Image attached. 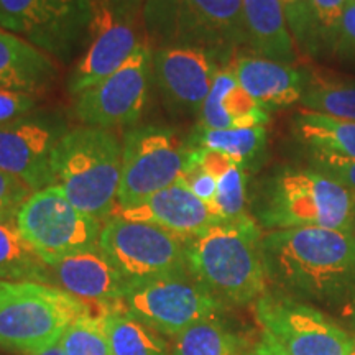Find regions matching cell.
I'll use <instances>...</instances> for the list:
<instances>
[{
    "label": "cell",
    "instance_id": "cell-6",
    "mask_svg": "<svg viewBox=\"0 0 355 355\" xmlns=\"http://www.w3.org/2000/svg\"><path fill=\"white\" fill-rule=\"evenodd\" d=\"M89 313L86 301L55 285L0 282V347L38 355L60 343L71 324Z\"/></svg>",
    "mask_w": 355,
    "mask_h": 355
},
{
    "label": "cell",
    "instance_id": "cell-36",
    "mask_svg": "<svg viewBox=\"0 0 355 355\" xmlns=\"http://www.w3.org/2000/svg\"><path fill=\"white\" fill-rule=\"evenodd\" d=\"M336 55L344 61L355 63V0H347Z\"/></svg>",
    "mask_w": 355,
    "mask_h": 355
},
{
    "label": "cell",
    "instance_id": "cell-40",
    "mask_svg": "<svg viewBox=\"0 0 355 355\" xmlns=\"http://www.w3.org/2000/svg\"><path fill=\"white\" fill-rule=\"evenodd\" d=\"M38 355H66V354L63 352V349L60 347V344H56V345H53V347L44 350V352L38 354Z\"/></svg>",
    "mask_w": 355,
    "mask_h": 355
},
{
    "label": "cell",
    "instance_id": "cell-30",
    "mask_svg": "<svg viewBox=\"0 0 355 355\" xmlns=\"http://www.w3.org/2000/svg\"><path fill=\"white\" fill-rule=\"evenodd\" d=\"M347 0H309L313 56L336 55Z\"/></svg>",
    "mask_w": 355,
    "mask_h": 355
},
{
    "label": "cell",
    "instance_id": "cell-22",
    "mask_svg": "<svg viewBox=\"0 0 355 355\" xmlns=\"http://www.w3.org/2000/svg\"><path fill=\"white\" fill-rule=\"evenodd\" d=\"M56 73L50 55L0 28V89L37 96L51 86Z\"/></svg>",
    "mask_w": 355,
    "mask_h": 355
},
{
    "label": "cell",
    "instance_id": "cell-9",
    "mask_svg": "<svg viewBox=\"0 0 355 355\" xmlns=\"http://www.w3.org/2000/svg\"><path fill=\"white\" fill-rule=\"evenodd\" d=\"M99 247L125 278L128 288L189 273L183 239L146 222L112 216L102 225Z\"/></svg>",
    "mask_w": 355,
    "mask_h": 355
},
{
    "label": "cell",
    "instance_id": "cell-23",
    "mask_svg": "<svg viewBox=\"0 0 355 355\" xmlns=\"http://www.w3.org/2000/svg\"><path fill=\"white\" fill-rule=\"evenodd\" d=\"M243 24L247 44L255 55L283 64L295 63L296 43L279 0H243Z\"/></svg>",
    "mask_w": 355,
    "mask_h": 355
},
{
    "label": "cell",
    "instance_id": "cell-41",
    "mask_svg": "<svg viewBox=\"0 0 355 355\" xmlns=\"http://www.w3.org/2000/svg\"><path fill=\"white\" fill-rule=\"evenodd\" d=\"M349 314H350V318H352L354 322H355V291H354V295L350 296V300H349Z\"/></svg>",
    "mask_w": 355,
    "mask_h": 355
},
{
    "label": "cell",
    "instance_id": "cell-14",
    "mask_svg": "<svg viewBox=\"0 0 355 355\" xmlns=\"http://www.w3.org/2000/svg\"><path fill=\"white\" fill-rule=\"evenodd\" d=\"M58 115L30 114L0 127V170L19 178L30 189L55 184L51 158L66 135Z\"/></svg>",
    "mask_w": 355,
    "mask_h": 355
},
{
    "label": "cell",
    "instance_id": "cell-20",
    "mask_svg": "<svg viewBox=\"0 0 355 355\" xmlns=\"http://www.w3.org/2000/svg\"><path fill=\"white\" fill-rule=\"evenodd\" d=\"M293 133L319 171L355 162V122L352 121L304 109L293 117Z\"/></svg>",
    "mask_w": 355,
    "mask_h": 355
},
{
    "label": "cell",
    "instance_id": "cell-35",
    "mask_svg": "<svg viewBox=\"0 0 355 355\" xmlns=\"http://www.w3.org/2000/svg\"><path fill=\"white\" fill-rule=\"evenodd\" d=\"M35 109H37V96L0 89V127L33 114Z\"/></svg>",
    "mask_w": 355,
    "mask_h": 355
},
{
    "label": "cell",
    "instance_id": "cell-39",
    "mask_svg": "<svg viewBox=\"0 0 355 355\" xmlns=\"http://www.w3.org/2000/svg\"><path fill=\"white\" fill-rule=\"evenodd\" d=\"M102 2L109 3L119 10L135 13V15H140L141 13V6H144V0H102Z\"/></svg>",
    "mask_w": 355,
    "mask_h": 355
},
{
    "label": "cell",
    "instance_id": "cell-15",
    "mask_svg": "<svg viewBox=\"0 0 355 355\" xmlns=\"http://www.w3.org/2000/svg\"><path fill=\"white\" fill-rule=\"evenodd\" d=\"M139 17L119 12L94 0V19L91 25V43L71 73L68 89L76 97L86 89L112 76L130 60L137 48L144 43L137 32Z\"/></svg>",
    "mask_w": 355,
    "mask_h": 355
},
{
    "label": "cell",
    "instance_id": "cell-25",
    "mask_svg": "<svg viewBox=\"0 0 355 355\" xmlns=\"http://www.w3.org/2000/svg\"><path fill=\"white\" fill-rule=\"evenodd\" d=\"M0 282L53 283L51 268L35 254L15 222L0 220Z\"/></svg>",
    "mask_w": 355,
    "mask_h": 355
},
{
    "label": "cell",
    "instance_id": "cell-38",
    "mask_svg": "<svg viewBox=\"0 0 355 355\" xmlns=\"http://www.w3.org/2000/svg\"><path fill=\"white\" fill-rule=\"evenodd\" d=\"M247 355H286L279 345L275 343L272 337H268L261 332V337L259 339L254 347L248 350Z\"/></svg>",
    "mask_w": 355,
    "mask_h": 355
},
{
    "label": "cell",
    "instance_id": "cell-17",
    "mask_svg": "<svg viewBox=\"0 0 355 355\" xmlns=\"http://www.w3.org/2000/svg\"><path fill=\"white\" fill-rule=\"evenodd\" d=\"M112 216L125 220L153 224L183 239L184 242L191 241L220 220L212 214L206 202L191 193V189L181 180L133 206H117Z\"/></svg>",
    "mask_w": 355,
    "mask_h": 355
},
{
    "label": "cell",
    "instance_id": "cell-18",
    "mask_svg": "<svg viewBox=\"0 0 355 355\" xmlns=\"http://www.w3.org/2000/svg\"><path fill=\"white\" fill-rule=\"evenodd\" d=\"M50 268L55 286L102 309L117 308L128 291L125 278L99 245L66 257Z\"/></svg>",
    "mask_w": 355,
    "mask_h": 355
},
{
    "label": "cell",
    "instance_id": "cell-19",
    "mask_svg": "<svg viewBox=\"0 0 355 355\" xmlns=\"http://www.w3.org/2000/svg\"><path fill=\"white\" fill-rule=\"evenodd\" d=\"M230 68L239 84L268 112L301 102L309 81L308 74L293 64H283L259 55L237 56Z\"/></svg>",
    "mask_w": 355,
    "mask_h": 355
},
{
    "label": "cell",
    "instance_id": "cell-29",
    "mask_svg": "<svg viewBox=\"0 0 355 355\" xmlns=\"http://www.w3.org/2000/svg\"><path fill=\"white\" fill-rule=\"evenodd\" d=\"M301 104L311 112L355 122V83L309 79Z\"/></svg>",
    "mask_w": 355,
    "mask_h": 355
},
{
    "label": "cell",
    "instance_id": "cell-31",
    "mask_svg": "<svg viewBox=\"0 0 355 355\" xmlns=\"http://www.w3.org/2000/svg\"><path fill=\"white\" fill-rule=\"evenodd\" d=\"M60 347L66 355H112L104 321L92 313L78 318L61 337Z\"/></svg>",
    "mask_w": 355,
    "mask_h": 355
},
{
    "label": "cell",
    "instance_id": "cell-24",
    "mask_svg": "<svg viewBox=\"0 0 355 355\" xmlns=\"http://www.w3.org/2000/svg\"><path fill=\"white\" fill-rule=\"evenodd\" d=\"M191 159L217 178V193L212 202V214L220 220H239L248 217L247 212V170L239 163L196 146L191 152Z\"/></svg>",
    "mask_w": 355,
    "mask_h": 355
},
{
    "label": "cell",
    "instance_id": "cell-43",
    "mask_svg": "<svg viewBox=\"0 0 355 355\" xmlns=\"http://www.w3.org/2000/svg\"><path fill=\"white\" fill-rule=\"evenodd\" d=\"M349 355H355V334H354V344H352V349H350V354Z\"/></svg>",
    "mask_w": 355,
    "mask_h": 355
},
{
    "label": "cell",
    "instance_id": "cell-33",
    "mask_svg": "<svg viewBox=\"0 0 355 355\" xmlns=\"http://www.w3.org/2000/svg\"><path fill=\"white\" fill-rule=\"evenodd\" d=\"M32 193L33 191L19 178L0 170V220L15 222L21 204Z\"/></svg>",
    "mask_w": 355,
    "mask_h": 355
},
{
    "label": "cell",
    "instance_id": "cell-27",
    "mask_svg": "<svg viewBox=\"0 0 355 355\" xmlns=\"http://www.w3.org/2000/svg\"><path fill=\"white\" fill-rule=\"evenodd\" d=\"M112 355H170L158 332L121 309H102Z\"/></svg>",
    "mask_w": 355,
    "mask_h": 355
},
{
    "label": "cell",
    "instance_id": "cell-16",
    "mask_svg": "<svg viewBox=\"0 0 355 355\" xmlns=\"http://www.w3.org/2000/svg\"><path fill=\"white\" fill-rule=\"evenodd\" d=\"M219 58L199 48H159L153 51L155 81L175 112L199 114L219 73Z\"/></svg>",
    "mask_w": 355,
    "mask_h": 355
},
{
    "label": "cell",
    "instance_id": "cell-10",
    "mask_svg": "<svg viewBox=\"0 0 355 355\" xmlns=\"http://www.w3.org/2000/svg\"><path fill=\"white\" fill-rule=\"evenodd\" d=\"M94 0H0V28L68 63L91 32Z\"/></svg>",
    "mask_w": 355,
    "mask_h": 355
},
{
    "label": "cell",
    "instance_id": "cell-21",
    "mask_svg": "<svg viewBox=\"0 0 355 355\" xmlns=\"http://www.w3.org/2000/svg\"><path fill=\"white\" fill-rule=\"evenodd\" d=\"M270 122L268 110L239 84L230 66L219 69L209 96L199 110L201 128L229 130V128L265 127Z\"/></svg>",
    "mask_w": 355,
    "mask_h": 355
},
{
    "label": "cell",
    "instance_id": "cell-1",
    "mask_svg": "<svg viewBox=\"0 0 355 355\" xmlns=\"http://www.w3.org/2000/svg\"><path fill=\"white\" fill-rule=\"evenodd\" d=\"M266 279L277 291L322 304L355 291V239L347 230L296 227L261 235Z\"/></svg>",
    "mask_w": 355,
    "mask_h": 355
},
{
    "label": "cell",
    "instance_id": "cell-32",
    "mask_svg": "<svg viewBox=\"0 0 355 355\" xmlns=\"http://www.w3.org/2000/svg\"><path fill=\"white\" fill-rule=\"evenodd\" d=\"M296 46L313 55V28H311L309 0H279Z\"/></svg>",
    "mask_w": 355,
    "mask_h": 355
},
{
    "label": "cell",
    "instance_id": "cell-3",
    "mask_svg": "<svg viewBox=\"0 0 355 355\" xmlns=\"http://www.w3.org/2000/svg\"><path fill=\"white\" fill-rule=\"evenodd\" d=\"M55 184L84 214L104 224L117 207L122 144L110 130L78 127L68 130L51 158Z\"/></svg>",
    "mask_w": 355,
    "mask_h": 355
},
{
    "label": "cell",
    "instance_id": "cell-5",
    "mask_svg": "<svg viewBox=\"0 0 355 355\" xmlns=\"http://www.w3.org/2000/svg\"><path fill=\"white\" fill-rule=\"evenodd\" d=\"M255 211L257 220L268 230L321 227L350 232L355 194L316 168L283 170L265 181Z\"/></svg>",
    "mask_w": 355,
    "mask_h": 355
},
{
    "label": "cell",
    "instance_id": "cell-13",
    "mask_svg": "<svg viewBox=\"0 0 355 355\" xmlns=\"http://www.w3.org/2000/svg\"><path fill=\"white\" fill-rule=\"evenodd\" d=\"M152 68L153 51L144 42L112 76L76 96L74 117L83 125L104 130L137 123L148 102Z\"/></svg>",
    "mask_w": 355,
    "mask_h": 355
},
{
    "label": "cell",
    "instance_id": "cell-2",
    "mask_svg": "<svg viewBox=\"0 0 355 355\" xmlns=\"http://www.w3.org/2000/svg\"><path fill=\"white\" fill-rule=\"evenodd\" d=\"M261 235L250 216L216 222L186 242L188 272L225 306L255 303L268 291Z\"/></svg>",
    "mask_w": 355,
    "mask_h": 355
},
{
    "label": "cell",
    "instance_id": "cell-4",
    "mask_svg": "<svg viewBox=\"0 0 355 355\" xmlns=\"http://www.w3.org/2000/svg\"><path fill=\"white\" fill-rule=\"evenodd\" d=\"M141 21L150 48H199L229 60L247 44L243 0H144Z\"/></svg>",
    "mask_w": 355,
    "mask_h": 355
},
{
    "label": "cell",
    "instance_id": "cell-42",
    "mask_svg": "<svg viewBox=\"0 0 355 355\" xmlns=\"http://www.w3.org/2000/svg\"><path fill=\"white\" fill-rule=\"evenodd\" d=\"M350 234L354 235L355 239V212H354V219H352V225H350Z\"/></svg>",
    "mask_w": 355,
    "mask_h": 355
},
{
    "label": "cell",
    "instance_id": "cell-12",
    "mask_svg": "<svg viewBox=\"0 0 355 355\" xmlns=\"http://www.w3.org/2000/svg\"><path fill=\"white\" fill-rule=\"evenodd\" d=\"M186 145L166 127H133L123 135L117 206L128 207L180 180Z\"/></svg>",
    "mask_w": 355,
    "mask_h": 355
},
{
    "label": "cell",
    "instance_id": "cell-11",
    "mask_svg": "<svg viewBox=\"0 0 355 355\" xmlns=\"http://www.w3.org/2000/svg\"><path fill=\"white\" fill-rule=\"evenodd\" d=\"M261 332L286 355H349L354 334L309 303L279 291H266L255 301Z\"/></svg>",
    "mask_w": 355,
    "mask_h": 355
},
{
    "label": "cell",
    "instance_id": "cell-28",
    "mask_svg": "<svg viewBox=\"0 0 355 355\" xmlns=\"http://www.w3.org/2000/svg\"><path fill=\"white\" fill-rule=\"evenodd\" d=\"M248 354V352H247ZM242 339L220 318L198 322L175 337L171 355H247Z\"/></svg>",
    "mask_w": 355,
    "mask_h": 355
},
{
    "label": "cell",
    "instance_id": "cell-34",
    "mask_svg": "<svg viewBox=\"0 0 355 355\" xmlns=\"http://www.w3.org/2000/svg\"><path fill=\"white\" fill-rule=\"evenodd\" d=\"M180 180L188 186L194 196H198L202 202H206L211 209L217 193V178L212 173L204 170L202 166L196 165V163H191L188 159H184V168Z\"/></svg>",
    "mask_w": 355,
    "mask_h": 355
},
{
    "label": "cell",
    "instance_id": "cell-7",
    "mask_svg": "<svg viewBox=\"0 0 355 355\" xmlns=\"http://www.w3.org/2000/svg\"><path fill=\"white\" fill-rule=\"evenodd\" d=\"M15 225L48 266L99 245L102 222L84 214L66 198L61 186L35 191L21 204Z\"/></svg>",
    "mask_w": 355,
    "mask_h": 355
},
{
    "label": "cell",
    "instance_id": "cell-26",
    "mask_svg": "<svg viewBox=\"0 0 355 355\" xmlns=\"http://www.w3.org/2000/svg\"><path fill=\"white\" fill-rule=\"evenodd\" d=\"M188 144L224 155L248 170L263 157L266 148V128L248 127L214 130V128L198 127Z\"/></svg>",
    "mask_w": 355,
    "mask_h": 355
},
{
    "label": "cell",
    "instance_id": "cell-8",
    "mask_svg": "<svg viewBox=\"0 0 355 355\" xmlns=\"http://www.w3.org/2000/svg\"><path fill=\"white\" fill-rule=\"evenodd\" d=\"M121 309L150 329L175 339L194 324L220 318L225 304L191 273L175 275L128 288Z\"/></svg>",
    "mask_w": 355,
    "mask_h": 355
},
{
    "label": "cell",
    "instance_id": "cell-37",
    "mask_svg": "<svg viewBox=\"0 0 355 355\" xmlns=\"http://www.w3.org/2000/svg\"><path fill=\"white\" fill-rule=\"evenodd\" d=\"M322 173H326V175L334 178V180L339 181L340 184H344L345 188L350 189L355 194V162L339 168H332V170H326Z\"/></svg>",
    "mask_w": 355,
    "mask_h": 355
}]
</instances>
